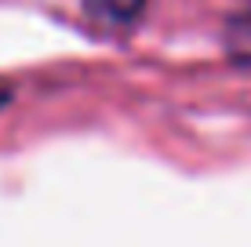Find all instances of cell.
<instances>
[{"label": "cell", "instance_id": "cell-1", "mask_svg": "<svg viewBox=\"0 0 251 247\" xmlns=\"http://www.w3.org/2000/svg\"><path fill=\"white\" fill-rule=\"evenodd\" d=\"M84 7H88V15L99 19V22L124 25V22L138 19V11L146 7V0H84Z\"/></svg>", "mask_w": 251, "mask_h": 247}, {"label": "cell", "instance_id": "cell-2", "mask_svg": "<svg viewBox=\"0 0 251 247\" xmlns=\"http://www.w3.org/2000/svg\"><path fill=\"white\" fill-rule=\"evenodd\" d=\"M0 102H7V95H4V91H0Z\"/></svg>", "mask_w": 251, "mask_h": 247}]
</instances>
